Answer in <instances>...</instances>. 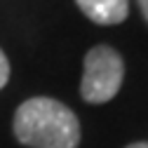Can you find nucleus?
I'll return each mask as SVG.
<instances>
[{
	"instance_id": "f257e3e1",
	"label": "nucleus",
	"mask_w": 148,
	"mask_h": 148,
	"mask_svg": "<svg viewBox=\"0 0 148 148\" xmlns=\"http://www.w3.org/2000/svg\"><path fill=\"white\" fill-rule=\"evenodd\" d=\"M14 136L31 148H78L80 122L61 101L35 97L16 108Z\"/></svg>"
},
{
	"instance_id": "20e7f679",
	"label": "nucleus",
	"mask_w": 148,
	"mask_h": 148,
	"mask_svg": "<svg viewBox=\"0 0 148 148\" xmlns=\"http://www.w3.org/2000/svg\"><path fill=\"white\" fill-rule=\"evenodd\" d=\"M10 80V64H7V57L3 54V49H0V89H3Z\"/></svg>"
},
{
	"instance_id": "39448f33",
	"label": "nucleus",
	"mask_w": 148,
	"mask_h": 148,
	"mask_svg": "<svg viewBox=\"0 0 148 148\" xmlns=\"http://www.w3.org/2000/svg\"><path fill=\"white\" fill-rule=\"evenodd\" d=\"M139 7L143 12V16H146V21H148V0H139Z\"/></svg>"
},
{
	"instance_id": "7ed1b4c3",
	"label": "nucleus",
	"mask_w": 148,
	"mask_h": 148,
	"mask_svg": "<svg viewBox=\"0 0 148 148\" xmlns=\"http://www.w3.org/2000/svg\"><path fill=\"white\" fill-rule=\"evenodd\" d=\"M87 19L101 26H113L127 19L129 3L127 0H75Z\"/></svg>"
},
{
	"instance_id": "423d86ee",
	"label": "nucleus",
	"mask_w": 148,
	"mask_h": 148,
	"mask_svg": "<svg viewBox=\"0 0 148 148\" xmlns=\"http://www.w3.org/2000/svg\"><path fill=\"white\" fill-rule=\"evenodd\" d=\"M127 148H148V141H141V143H132V146H127Z\"/></svg>"
},
{
	"instance_id": "f03ea898",
	"label": "nucleus",
	"mask_w": 148,
	"mask_h": 148,
	"mask_svg": "<svg viewBox=\"0 0 148 148\" xmlns=\"http://www.w3.org/2000/svg\"><path fill=\"white\" fill-rule=\"evenodd\" d=\"M125 64L122 57L108 45H97L85 57V73L80 82V94L89 103L110 101L122 85Z\"/></svg>"
}]
</instances>
